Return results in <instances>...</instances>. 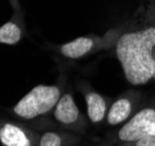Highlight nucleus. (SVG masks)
<instances>
[{
	"mask_svg": "<svg viewBox=\"0 0 155 146\" xmlns=\"http://www.w3.org/2000/svg\"><path fill=\"white\" fill-rule=\"evenodd\" d=\"M155 27L127 31L116 44V54L131 85H145L155 80Z\"/></svg>",
	"mask_w": 155,
	"mask_h": 146,
	"instance_id": "obj_1",
	"label": "nucleus"
},
{
	"mask_svg": "<svg viewBox=\"0 0 155 146\" xmlns=\"http://www.w3.org/2000/svg\"><path fill=\"white\" fill-rule=\"evenodd\" d=\"M133 146H155V137L154 136H145L141 138L132 141Z\"/></svg>",
	"mask_w": 155,
	"mask_h": 146,
	"instance_id": "obj_11",
	"label": "nucleus"
},
{
	"mask_svg": "<svg viewBox=\"0 0 155 146\" xmlns=\"http://www.w3.org/2000/svg\"><path fill=\"white\" fill-rule=\"evenodd\" d=\"M94 48V41L91 37H77L71 42L63 44L60 50L61 54L70 59H78L91 52Z\"/></svg>",
	"mask_w": 155,
	"mask_h": 146,
	"instance_id": "obj_6",
	"label": "nucleus"
},
{
	"mask_svg": "<svg viewBox=\"0 0 155 146\" xmlns=\"http://www.w3.org/2000/svg\"><path fill=\"white\" fill-rule=\"evenodd\" d=\"M79 109L71 94H64L60 98L54 108V117L64 125H74L79 120Z\"/></svg>",
	"mask_w": 155,
	"mask_h": 146,
	"instance_id": "obj_5",
	"label": "nucleus"
},
{
	"mask_svg": "<svg viewBox=\"0 0 155 146\" xmlns=\"http://www.w3.org/2000/svg\"><path fill=\"white\" fill-rule=\"evenodd\" d=\"M0 144L2 146H35L36 139L31 130L4 121L0 123Z\"/></svg>",
	"mask_w": 155,
	"mask_h": 146,
	"instance_id": "obj_4",
	"label": "nucleus"
},
{
	"mask_svg": "<svg viewBox=\"0 0 155 146\" xmlns=\"http://www.w3.org/2000/svg\"><path fill=\"white\" fill-rule=\"evenodd\" d=\"M62 136L54 131H47L39 139V146H62Z\"/></svg>",
	"mask_w": 155,
	"mask_h": 146,
	"instance_id": "obj_10",
	"label": "nucleus"
},
{
	"mask_svg": "<svg viewBox=\"0 0 155 146\" xmlns=\"http://www.w3.org/2000/svg\"><path fill=\"white\" fill-rule=\"evenodd\" d=\"M22 33L20 27L13 21H8L0 26V43L13 45L20 42Z\"/></svg>",
	"mask_w": 155,
	"mask_h": 146,
	"instance_id": "obj_9",
	"label": "nucleus"
},
{
	"mask_svg": "<svg viewBox=\"0 0 155 146\" xmlns=\"http://www.w3.org/2000/svg\"><path fill=\"white\" fill-rule=\"evenodd\" d=\"M86 106H87V116L92 123H99L106 115V101L101 94L90 92L85 95Z\"/></svg>",
	"mask_w": 155,
	"mask_h": 146,
	"instance_id": "obj_8",
	"label": "nucleus"
},
{
	"mask_svg": "<svg viewBox=\"0 0 155 146\" xmlns=\"http://www.w3.org/2000/svg\"><path fill=\"white\" fill-rule=\"evenodd\" d=\"M61 98L57 86L39 85L28 92L13 107V113L22 120H34L53 110Z\"/></svg>",
	"mask_w": 155,
	"mask_h": 146,
	"instance_id": "obj_2",
	"label": "nucleus"
},
{
	"mask_svg": "<svg viewBox=\"0 0 155 146\" xmlns=\"http://www.w3.org/2000/svg\"><path fill=\"white\" fill-rule=\"evenodd\" d=\"M132 114V102L127 98H120L113 102L107 113V123L110 125H118V124L126 122Z\"/></svg>",
	"mask_w": 155,
	"mask_h": 146,
	"instance_id": "obj_7",
	"label": "nucleus"
},
{
	"mask_svg": "<svg viewBox=\"0 0 155 146\" xmlns=\"http://www.w3.org/2000/svg\"><path fill=\"white\" fill-rule=\"evenodd\" d=\"M145 136L155 137V108L141 109L118 131V138L124 143H132Z\"/></svg>",
	"mask_w": 155,
	"mask_h": 146,
	"instance_id": "obj_3",
	"label": "nucleus"
}]
</instances>
